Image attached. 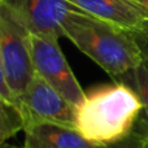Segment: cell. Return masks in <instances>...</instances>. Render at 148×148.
<instances>
[{"label": "cell", "instance_id": "cell-1", "mask_svg": "<svg viewBox=\"0 0 148 148\" xmlns=\"http://www.w3.org/2000/svg\"><path fill=\"white\" fill-rule=\"evenodd\" d=\"M62 30L65 38L114 81L143 62L130 31L113 22L73 10L65 18Z\"/></svg>", "mask_w": 148, "mask_h": 148}, {"label": "cell", "instance_id": "cell-2", "mask_svg": "<svg viewBox=\"0 0 148 148\" xmlns=\"http://www.w3.org/2000/svg\"><path fill=\"white\" fill-rule=\"evenodd\" d=\"M140 112L142 103L133 88L114 81L86 92L77 107V129L90 142L107 147L133 134Z\"/></svg>", "mask_w": 148, "mask_h": 148}, {"label": "cell", "instance_id": "cell-3", "mask_svg": "<svg viewBox=\"0 0 148 148\" xmlns=\"http://www.w3.org/2000/svg\"><path fill=\"white\" fill-rule=\"evenodd\" d=\"M0 99L17 103L35 77L30 31L0 3Z\"/></svg>", "mask_w": 148, "mask_h": 148}, {"label": "cell", "instance_id": "cell-4", "mask_svg": "<svg viewBox=\"0 0 148 148\" xmlns=\"http://www.w3.org/2000/svg\"><path fill=\"white\" fill-rule=\"evenodd\" d=\"M30 39L35 73L74 107L81 105L86 97V92L62 53L59 38L30 33Z\"/></svg>", "mask_w": 148, "mask_h": 148}, {"label": "cell", "instance_id": "cell-5", "mask_svg": "<svg viewBox=\"0 0 148 148\" xmlns=\"http://www.w3.org/2000/svg\"><path fill=\"white\" fill-rule=\"evenodd\" d=\"M17 104L26 126L46 122L77 129V107L38 74L31 79L23 95L17 100Z\"/></svg>", "mask_w": 148, "mask_h": 148}, {"label": "cell", "instance_id": "cell-6", "mask_svg": "<svg viewBox=\"0 0 148 148\" xmlns=\"http://www.w3.org/2000/svg\"><path fill=\"white\" fill-rule=\"evenodd\" d=\"M31 34L65 38L62 23L73 10H81L68 0H0Z\"/></svg>", "mask_w": 148, "mask_h": 148}, {"label": "cell", "instance_id": "cell-7", "mask_svg": "<svg viewBox=\"0 0 148 148\" xmlns=\"http://www.w3.org/2000/svg\"><path fill=\"white\" fill-rule=\"evenodd\" d=\"M23 133L22 148H105L86 139L78 129L56 123H31Z\"/></svg>", "mask_w": 148, "mask_h": 148}, {"label": "cell", "instance_id": "cell-8", "mask_svg": "<svg viewBox=\"0 0 148 148\" xmlns=\"http://www.w3.org/2000/svg\"><path fill=\"white\" fill-rule=\"evenodd\" d=\"M81 10L109 21L126 30L138 27L148 13L131 0H68Z\"/></svg>", "mask_w": 148, "mask_h": 148}, {"label": "cell", "instance_id": "cell-9", "mask_svg": "<svg viewBox=\"0 0 148 148\" xmlns=\"http://www.w3.org/2000/svg\"><path fill=\"white\" fill-rule=\"evenodd\" d=\"M116 82L127 84L138 95L142 103V112L136 120L133 133L144 142L148 140V62L143 60L140 65L121 75L118 79H116Z\"/></svg>", "mask_w": 148, "mask_h": 148}, {"label": "cell", "instance_id": "cell-10", "mask_svg": "<svg viewBox=\"0 0 148 148\" xmlns=\"http://www.w3.org/2000/svg\"><path fill=\"white\" fill-rule=\"evenodd\" d=\"M25 118L17 103L0 99V142L4 144L21 130H25Z\"/></svg>", "mask_w": 148, "mask_h": 148}, {"label": "cell", "instance_id": "cell-11", "mask_svg": "<svg viewBox=\"0 0 148 148\" xmlns=\"http://www.w3.org/2000/svg\"><path fill=\"white\" fill-rule=\"evenodd\" d=\"M129 31L133 35L135 43L138 44L139 49H140V53L143 56V60L148 62V18L144 20L138 27Z\"/></svg>", "mask_w": 148, "mask_h": 148}, {"label": "cell", "instance_id": "cell-12", "mask_svg": "<svg viewBox=\"0 0 148 148\" xmlns=\"http://www.w3.org/2000/svg\"><path fill=\"white\" fill-rule=\"evenodd\" d=\"M143 143L144 140L142 138H139L136 134H131L129 135L126 139L118 142V143L110 144V146H107L105 148H143ZM3 148H14V147H8L3 144Z\"/></svg>", "mask_w": 148, "mask_h": 148}, {"label": "cell", "instance_id": "cell-13", "mask_svg": "<svg viewBox=\"0 0 148 148\" xmlns=\"http://www.w3.org/2000/svg\"><path fill=\"white\" fill-rule=\"evenodd\" d=\"M131 1L135 3V4L139 5L140 8H143V9L148 13V0H131Z\"/></svg>", "mask_w": 148, "mask_h": 148}, {"label": "cell", "instance_id": "cell-14", "mask_svg": "<svg viewBox=\"0 0 148 148\" xmlns=\"http://www.w3.org/2000/svg\"><path fill=\"white\" fill-rule=\"evenodd\" d=\"M143 148H148V140H146L143 143Z\"/></svg>", "mask_w": 148, "mask_h": 148}]
</instances>
